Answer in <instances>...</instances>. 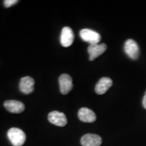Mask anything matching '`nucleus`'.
I'll return each instance as SVG.
<instances>
[{
	"label": "nucleus",
	"instance_id": "nucleus-5",
	"mask_svg": "<svg viewBox=\"0 0 146 146\" xmlns=\"http://www.w3.org/2000/svg\"><path fill=\"white\" fill-rule=\"evenodd\" d=\"M59 84L60 92L62 94L66 95L72 90L73 87L72 79L68 74H62L59 78Z\"/></svg>",
	"mask_w": 146,
	"mask_h": 146
},
{
	"label": "nucleus",
	"instance_id": "nucleus-9",
	"mask_svg": "<svg viewBox=\"0 0 146 146\" xmlns=\"http://www.w3.org/2000/svg\"><path fill=\"white\" fill-rule=\"evenodd\" d=\"M107 49V45L105 43L102 44L90 45L88 47V53L89 54V60L93 61L98 56L105 52Z\"/></svg>",
	"mask_w": 146,
	"mask_h": 146
},
{
	"label": "nucleus",
	"instance_id": "nucleus-1",
	"mask_svg": "<svg viewBox=\"0 0 146 146\" xmlns=\"http://www.w3.org/2000/svg\"><path fill=\"white\" fill-rule=\"evenodd\" d=\"M8 137L14 146H22L26 141V135L25 132L18 128L13 127L9 129Z\"/></svg>",
	"mask_w": 146,
	"mask_h": 146
},
{
	"label": "nucleus",
	"instance_id": "nucleus-14",
	"mask_svg": "<svg viewBox=\"0 0 146 146\" xmlns=\"http://www.w3.org/2000/svg\"><path fill=\"white\" fill-rule=\"evenodd\" d=\"M143 107L146 109V92H145V96H144L143 99Z\"/></svg>",
	"mask_w": 146,
	"mask_h": 146
},
{
	"label": "nucleus",
	"instance_id": "nucleus-10",
	"mask_svg": "<svg viewBox=\"0 0 146 146\" xmlns=\"http://www.w3.org/2000/svg\"><path fill=\"white\" fill-rule=\"evenodd\" d=\"M3 106L8 112L14 113V114H18V113L23 112L25 108V106L23 103H22L21 102L16 101V100L5 101L3 104Z\"/></svg>",
	"mask_w": 146,
	"mask_h": 146
},
{
	"label": "nucleus",
	"instance_id": "nucleus-3",
	"mask_svg": "<svg viewBox=\"0 0 146 146\" xmlns=\"http://www.w3.org/2000/svg\"><path fill=\"white\" fill-rule=\"evenodd\" d=\"M125 51L127 56L133 60H137L139 56V47L133 39H128L125 42Z\"/></svg>",
	"mask_w": 146,
	"mask_h": 146
},
{
	"label": "nucleus",
	"instance_id": "nucleus-4",
	"mask_svg": "<svg viewBox=\"0 0 146 146\" xmlns=\"http://www.w3.org/2000/svg\"><path fill=\"white\" fill-rule=\"evenodd\" d=\"M48 120L52 124L58 127H64L67 124V118L66 115L58 111L51 112L48 114Z\"/></svg>",
	"mask_w": 146,
	"mask_h": 146
},
{
	"label": "nucleus",
	"instance_id": "nucleus-2",
	"mask_svg": "<svg viewBox=\"0 0 146 146\" xmlns=\"http://www.w3.org/2000/svg\"><path fill=\"white\" fill-rule=\"evenodd\" d=\"M80 36L84 41L88 42L90 45L98 44L101 40V36L98 32L88 29H84L80 31Z\"/></svg>",
	"mask_w": 146,
	"mask_h": 146
},
{
	"label": "nucleus",
	"instance_id": "nucleus-7",
	"mask_svg": "<svg viewBox=\"0 0 146 146\" xmlns=\"http://www.w3.org/2000/svg\"><path fill=\"white\" fill-rule=\"evenodd\" d=\"M101 137L96 134H86L82 137L81 143L83 146H100L102 144Z\"/></svg>",
	"mask_w": 146,
	"mask_h": 146
},
{
	"label": "nucleus",
	"instance_id": "nucleus-8",
	"mask_svg": "<svg viewBox=\"0 0 146 146\" xmlns=\"http://www.w3.org/2000/svg\"><path fill=\"white\" fill-rule=\"evenodd\" d=\"M34 79L31 76H25L21 78L20 82V90L24 94H30L34 91Z\"/></svg>",
	"mask_w": 146,
	"mask_h": 146
},
{
	"label": "nucleus",
	"instance_id": "nucleus-11",
	"mask_svg": "<svg viewBox=\"0 0 146 146\" xmlns=\"http://www.w3.org/2000/svg\"><path fill=\"white\" fill-rule=\"evenodd\" d=\"M78 116L79 120L84 123H94L97 119L96 114L87 108L80 109L78 112Z\"/></svg>",
	"mask_w": 146,
	"mask_h": 146
},
{
	"label": "nucleus",
	"instance_id": "nucleus-12",
	"mask_svg": "<svg viewBox=\"0 0 146 146\" xmlns=\"http://www.w3.org/2000/svg\"><path fill=\"white\" fill-rule=\"evenodd\" d=\"M112 81L108 77H103L97 83L95 91L98 95H102L105 94L108 89L112 87Z\"/></svg>",
	"mask_w": 146,
	"mask_h": 146
},
{
	"label": "nucleus",
	"instance_id": "nucleus-13",
	"mask_svg": "<svg viewBox=\"0 0 146 146\" xmlns=\"http://www.w3.org/2000/svg\"><path fill=\"white\" fill-rule=\"evenodd\" d=\"M18 2V0H5L3 1V4H4V6L5 8H10L12 5H14Z\"/></svg>",
	"mask_w": 146,
	"mask_h": 146
},
{
	"label": "nucleus",
	"instance_id": "nucleus-6",
	"mask_svg": "<svg viewBox=\"0 0 146 146\" xmlns=\"http://www.w3.org/2000/svg\"><path fill=\"white\" fill-rule=\"evenodd\" d=\"M74 35L71 28L68 27H64L60 36V42L62 45L65 47L70 46L74 41Z\"/></svg>",
	"mask_w": 146,
	"mask_h": 146
}]
</instances>
